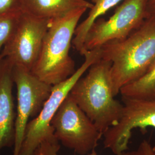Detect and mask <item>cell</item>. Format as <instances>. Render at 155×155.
<instances>
[{
  "label": "cell",
  "mask_w": 155,
  "mask_h": 155,
  "mask_svg": "<svg viewBox=\"0 0 155 155\" xmlns=\"http://www.w3.org/2000/svg\"><path fill=\"white\" fill-rule=\"evenodd\" d=\"M101 59L110 61L112 89L116 97L120 90L141 77L155 60V14L125 39L102 46Z\"/></svg>",
  "instance_id": "obj_1"
},
{
  "label": "cell",
  "mask_w": 155,
  "mask_h": 155,
  "mask_svg": "<svg viewBox=\"0 0 155 155\" xmlns=\"http://www.w3.org/2000/svg\"><path fill=\"white\" fill-rule=\"evenodd\" d=\"M111 66L110 61L101 58L78 80L69 94L103 135L118 122L123 110V104L113 92Z\"/></svg>",
  "instance_id": "obj_2"
},
{
  "label": "cell",
  "mask_w": 155,
  "mask_h": 155,
  "mask_svg": "<svg viewBox=\"0 0 155 155\" xmlns=\"http://www.w3.org/2000/svg\"><path fill=\"white\" fill-rule=\"evenodd\" d=\"M87 10L78 9L51 21L38 59L31 70L43 82L54 86L66 80L77 70L70 50L79 21Z\"/></svg>",
  "instance_id": "obj_3"
},
{
  "label": "cell",
  "mask_w": 155,
  "mask_h": 155,
  "mask_svg": "<svg viewBox=\"0 0 155 155\" xmlns=\"http://www.w3.org/2000/svg\"><path fill=\"white\" fill-rule=\"evenodd\" d=\"M83 56L84 61L82 65L70 77L52 86L50 97L38 116L28 122L19 155H33L39 145L45 141L59 142L54 135L51 121L75 83L93 64L101 59V48L87 51Z\"/></svg>",
  "instance_id": "obj_4"
},
{
  "label": "cell",
  "mask_w": 155,
  "mask_h": 155,
  "mask_svg": "<svg viewBox=\"0 0 155 155\" xmlns=\"http://www.w3.org/2000/svg\"><path fill=\"white\" fill-rule=\"evenodd\" d=\"M51 125L58 141L80 155L95 150L103 136L69 94L53 117Z\"/></svg>",
  "instance_id": "obj_5"
},
{
  "label": "cell",
  "mask_w": 155,
  "mask_h": 155,
  "mask_svg": "<svg viewBox=\"0 0 155 155\" xmlns=\"http://www.w3.org/2000/svg\"><path fill=\"white\" fill-rule=\"evenodd\" d=\"M148 0H123L109 19L98 18L87 33L82 55L108 43L126 39L148 16Z\"/></svg>",
  "instance_id": "obj_6"
},
{
  "label": "cell",
  "mask_w": 155,
  "mask_h": 155,
  "mask_svg": "<svg viewBox=\"0 0 155 155\" xmlns=\"http://www.w3.org/2000/svg\"><path fill=\"white\" fill-rule=\"evenodd\" d=\"M13 80L16 86L17 97L13 155H19L28 120L38 116L53 86L43 82L31 71L20 66H13Z\"/></svg>",
  "instance_id": "obj_7"
},
{
  "label": "cell",
  "mask_w": 155,
  "mask_h": 155,
  "mask_svg": "<svg viewBox=\"0 0 155 155\" xmlns=\"http://www.w3.org/2000/svg\"><path fill=\"white\" fill-rule=\"evenodd\" d=\"M50 22L22 11L11 38L0 52V59L5 58L13 66L31 71L38 59Z\"/></svg>",
  "instance_id": "obj_8"
},
{
  "label": "cell",
  "mask_w": 155,
  "mask_h": 155,
  "mask_svg": "<svg viewBox=\"0 0 155 155\" xmlns=\"http://www.w3.org/2000/svg\"><path fill=\"white\" fill-rule=\"evenodd\" d=\"M122 116L116 125L104 134L105 148L115 155L128 150L132 130L155 128V100L122 97Z\"/></svg>",
  "instance_id": "obj_9"
},
{
  "label": "cell",
  "mask_w": 155,
  "mask_h": 155,
  "mask_svg": "<svg viewBox=\"0 0 155 155\" xmlns=\"http://www.w3.org/2000/svg\"><path fill=\"white\" fill-rule=\"evenodd\" d=\"M13 68L8 59H0V155L3 148L14 146L15 140Z\"/></svg>",
  "instance_id": "obj_10"
},
{
  "label": "cell",
  "mask_w": 155,
  "mask_h": 155,
  "mask_svg": "<svg viewBox=\"0 0 155 155\" xmlns=\"http://www.w3.org/2000/svg\"><path fill=\"white\" fill-rule=\"evenodd\" d=\"M22 11L39 18L52 21L81 9H90L86 0H22Z\"/></svg>",
  "instance_id": "obj_11"
},
{
  "label": "cell",
  "mask_w": 155,
  "mask_h": 155,
  "mask_svg": "<svg viewBox=\"0 0 155 155\" xmlns=\"http://www.w3.org/2000/svg\"><path fill=\"white\" fill-rule=\"evenodd\" d=\"M121 1L122 0H91L93 6L90 9L87 17L78 25L72 39V45L81 55H83L84 40L91 26L100 16Z\"/></svg>",
  "instance_id": "obj_12"
},
{
  "label": "cell",
  "mask_w": 155,
  "mask_h": 155,
  "mask_svg": "<svg viewBox=\"0 0 155 155\" xmlns=\"http://www.w3.org/2000/svg\"><path fill=\"white\" fill-rule=\"evenodd\" d=\"M120 93L125 97L155 100V60L141 77L124 86Z\"/></svg>",
  "instance_id": "obj_13"
},
{
  "label": "cell",
  "mask_w": 155,
  "mask_h": 155,
  "mask_svg": "<svg viewBox=\"0 0 155 155\" xmlns=\"http://www.w3.org/2000/svg\"><path fill=\"white\" fill-rule=\"evenodd\" d=\"M20 15L0 17V52L11 38Z\"/></svg>",
  "instance_id": "obj_14"
},
{
  "label": "cell",
  "mask_w": 155,
  "mask_h": 155,
  "mask_svg": "<svg viewBox=\"0 0 155 155\" xmlns=\"http://www.w3.org/2000/svg\"><path fill=\"white\" fill-rule=\"evenodd\" d=\"M22 12V0H0V17L17 15Z\"/></svg>",
  "instance_id": "obj_15"
},
{
  "label": "cell",
  "mask_w": 155,
  "mask_h": 155,
  "mask_svg": "<svg viewBox=\"0 0 155 155\" xmlns=\"http://www.w3.org/2000/svg\"><path fill=\"white\" fill-rule=\"evenodd\" d=\"M61 146L59 142L51 143L48 141H45L39 145L33 152V155H58V152ZM89 155H98V154L94 150Z\"/></svg>",
  "instance_id": "obj_16"
},
{
  "label": "cell",
  "mask_w": 155,
  "mask_h": 155,
  "mask_svg": "<svg viewBox=\"0 0 155 155\" xmlns=\"http://www.w3.org/2000/svg\"><path fill=\"white\" fill-rule=\"evenodd\" d=\"M119 155H155V146L144 140L137 149L133 150H125Z\"/></svg>",
  "instance_id": "obj_17"
},
{
  "label": "cell",
  "mask_w": 155,
  "mask_h": 155,
  "mask_svg": "<svg viewBox=\"0 0 155 155\" xmlns=\"http://www.w3.org/2000/svg\"><path fill=\"white\" fill-rule=\"evenodd\" d=\"M148 11L150 14H155V0L148 2Z\"/></svg>",
  "instance_id": "obj_18"
},
{
  "label": "cell",
  "mask_w": 155,
  "mask_h": 155,
  "mask_svg": "<svg viewBox=\"0 0 155 155\" xmlns=\"http://www.w3.org/2000/svg\"><path fill=\"white\" fill-rule=\"evenodd\" d=\"M153 0H148V2H152V1H153Z\"/></svg>",
  "instance_id": "obj_19"
}]
</instances>
